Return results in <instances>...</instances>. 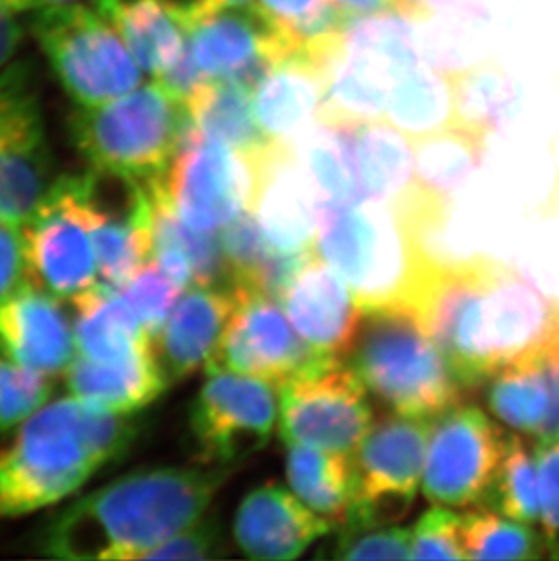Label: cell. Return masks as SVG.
I'll use <instances>...</instances> for the list:
<instances>
[{"label": "cell", "instance_id": "cell-18", "mask_svg": "<svg viewBox=\"0 0 559 561\" xmlns=\"http://www.w3.org/2000/svg\"><path fill=\"white\" fill-rule=\"evenodd\" d=\"M336 529L278 483H264L243 496L232 538L251 560L289 561Z\"/></svg>", "mask_w": 559, "mask_h": 561}, {"label": "cell", "instance_id": "cell-39", "mask_svg": "<svg viewBox=\"0 0 559 561\" xmlns=\"http://www.w3.org/2000/svg\"><path fill=\"white\" fill-rule=\"evenodd\" d=\"M318 558L345 561L412 560V529L400 525L349 529L338 527L336 538Z\"/></svg>", "mask_w": 559, "mask_h": 561}, {"label": "cell", "instance_id": "cell-40", "mask_svg": "<svg viewBox=\"0 0 559 561\" xmlns=\"http://www.w3.org/2000/svg\"><path fill=\"white\" fill-rule=\"evenodd\" d=\"M118 291L155 339L185 289L151 259Z\"/></svg>", "mask_w": 559, "mask_h": 561}, {"label": "cell", "instance_id": "cell-48", "mask_svg": "<svg viewBox=\"0 0 559 561\" xmlns=\"http://www.w3.org/2000/svg\"><path fill=\"white\" fill-rule=\"evenodd\" d=\"M209 4V13L223 10V8H243V5L256 4L254 0H207Z\"/></svg>", "mask_w": 559, "mask_h": 561}, {"label": "cell", "instance_id": "cell-21", "mask_svg": "<svg viewBox=\"0 0 559 561\" xmlns=\"http://www.w3.org/2000/svg\"><path fill=\"white\" fill-rule=\"evenodd\" d=\"M237 304L231 286H191L155 334V356L168 386L206 367Z\"/></svg>", "mask_w": 559, "mask_h": 561}, {"label": "cell", "instance_id": "cell-20", "mask_svg": "<svg viewBox=\"0 0 559 561\" xmlns=\"http://www.w3.org/2000/svg\"><path fill=\"white\" fill-rule=\"evenodd\" d=\"M43 287L27 284L0 304V351L44 376L68 371L77 356L73 318Z\"/></svg>", "mask_w": 559, "mask_h": 561}, {"label": "cell", "instance_id": "cell-31", "mask_svg": "<svg viewBox=\"0 0 559 561\" xmlns=\"http://www.w3.org/2000/svg\"><path fill=\"white\" fill-rule=\"evenodd\" d=\"M486 135L450 126L412 142L414 184L448 204L486 157Z\"/></svg>", "mask_w": 559, "mask_h": 561}, {"label": "cell", "instance_id": "cell-1", "mask_svg": "<svg viewBox=\"0 0 559 561\" xmlns=\"http://www.w3.org/2000/svg\"><path fill=\"white\" fill-rule=\"evenodd\" d=\"M231 474L209 466L132 472L60 511L44 529L41 549L58 560H148L166 540L204 518Z\"/></svg>", "mask_w": 559, "mask_h": 561}, {"label": "cell", "instance_id": "cell-34", "mask_svg": "<svg viewBox=\"0 0 559 561\" xmlns=\"http://www.w3.org/2000/svg\"><path fill=\"white\" fill-rule=\"evenodd\" d=\"M454 93V126L489 135L498 131L514 110V85L497 62L447 69Z\"/></svg>", "mask_w": 559, "mask_h": 561}, {"label": "cell", "instance_id": "cell-7", "mask_svg": "<svg viewBox=\"0 0 559 561\" xmlns=\"http://www.w3.org/2000/svg\"><path fill=\"white\" fill-rule=\"evenodd\" d=\"M96 186L93 170L58 176L24 224L32 282L62 300L99 284Z\"/></svg>", "mask_w": 559, "mask_h": 561}, {"label": "cell", "instance_id": "cell-11", "mask_svg": "<svg viewBox=\"0 0 559 561\" xmlns=\"http://www.w3.org/2000/svg\"><path fill=\"white\" fill-rule=\"evenodd\" d=\"M259 173L253 160L190 124L164 184L185 224L220 233L238 215L251 211Z\"/></svg>", "mask_w": 559, "mask_h": 561}, {"label": "cell", "instance_id": "cell-47", "mask_svg": "<svg viewBox=\"0 0 559 561\" xmlns=\"http://www.w3.org/2000/svg\"><path fill=\"white\" fill-rule=\"evenodd\" d=\"M5 2L19 15V13H26V11L35 13V11L48 10V8H57V5L90 2V0H5Z\"/></svg>", "mask_w": 559, "mask_h": 561}, {"label": "cell", "instance_id": "cell-5", "mask_svg": "<svg viewBox=\"0 0 559 561\" xmlns=\"http://www.w3.org/2000/svg\"><path fill=\"white\" fill-rule=\"evenodd\" d=\"M187 127L184 102L151 79L101 106L75 107L68 129L90 170L144 184L166 175Z\"/></svg>", "mask_w": 559, "mask_h": 561}, {"label": "cell", "instance_id": "cell-2", "mask_svg": "<svg viewBox=\"0 0 559 561\" xmlns=\"http://www.w3.org/2000/svg\"><path fill=\"white\" fill-rule=\"evenodd\" d=\"M137 427L132 416L62 398L46 403L0 445V518L68 499L121 458Z\"/></svg>", "mask_w": 559, "mask_h": 561}, {"label": "cell", "instance_id": "cell-29", "mask_svg": "<svg viewBox=\"0 0 559 561\" xmlns=\"http://www.w3.org/2000/svg\"><path fill=\"white\" fill-rule=\"evenodd\" d=\"M487 408L509 430L539 442L550 397L538 350L509 362L486 381Z\"/></svg>", "mask_w": 559, "mask_h": 561}, {"label": "cell", "instance_id": "cell-24", "mask_svg": "<svg viewBox=\"0 0 559 561\" xmlns=\"http://www.w3.org/2000/svg\"><path fill=\"white\" fill-rule=\"evenodd\" d=\"M64 376L69 397L124 416L148 408L169 387L155 351L122 362L77 355Z\"/></svg>", "mask_w": 559, "mask_h": 561}, {"label": "cell", "instance_id": "cell-30", "mask_svg": "<svg viewBox=\"0 0 559 561\" xmlns=\"http://www.w3.org/2000/svg\"><path fill=\"white\" fill-rule=\"evenodd\" d=\"M285 472L293 493L334 527L347 518L353 494V455L287 445Z\"/></svg>", "mask_w": 559, "mask_h": 561}, {"label": "cell", "instance_id": "cell-28", "mask_svg": "<svg viewBox=\"0 0 559 561\" xmlns=\"http://www.w3.org/2000/svg\"><path fill=\"white\" fill-rule=\"evenodd\" d=\"M295 159L320 206L364 202L347 126L315 124L295 144Z\"/></svg>", "mask_w": 559, "mask_h": 561}, {"label": "cell", "instance_id": "cell-23", "mask_svg": "<svg viewBox=\"0 0 559 561\" xmlns=\"http://www.w3.org/2000/svg\"><path fill=\"white\" fill-rule=\"evenodd\" d=\"M71 302L77 355L122 362L155 351L153 336L115 287L99 282Z\"/></svg>", "mask_w": 559, "mask_h": 561}, {"label": "cell", "instance_id": "cell-32", "mask_svg": "<svg viewBox=\"0 0 559 561\" xmlns=\"http://www.w3.org/2000/svg\"><path fill=\"white\" fill-rule=\"evenodd\" d=\"M386 121L411 142L454 126L453 82L447 69L418 64L389 93Z\"/></svg>", "mask_w": 559, "mask_h": 561}, {"label": "cell", "instance_id": "cell-14", "mask_svg": "<svg viewBox=\"0 0 559 561\" xmlns=\"http://www.w3.org/2000/svg\"><path fill=\"white\" fill-rule=\"evenodd\" d=\"M235 289L237 304L204 369L256 376L280 387L315 362L328 358L300 339L275 297L238 282Z\"/></svg>", "mask_w": 559, "mask_h": 561}, {"label": "cell", "instance_id": "cell-46", "mask_svg": "<svg viewBox=\"0 0 559 561\" xmlns=\"http://www.w3.org/2000/svg\"><path fill=\"white\" fill-rule=\"evenodd\" d=\"M21 41L22 30L15 11L11 10L5 0H0V69L13 62Z\"/></svg>", "mask_w": 559, "mask_h": 561}, {"label": "cell", "instance_id": "cell-6", "mask_svg": "<svg viewBox=\"0 0 559 561\" xmlns=\"http://www.w3.org/2000/svg\"><path fill=\"white\" fill-rule=\"evenodd\" d=\"M33 35L75 106H101L146 82L93 0L35 11Z\"/></svg>", "mask_w": 559, "mask_h": 561}, {"label": "cell", "instance_id": "cell-17", "mask_svg": "<svg viewBox=\"0 0 559 561\" xmlns=\"http://www.w3.org/2000/svg\"><path fill=\"white\" fill-rule=\"evenodd\" d=\"M293 328L315 353L345 358L364 320V306L333 265L307 256L280 298Z\"/></svg>", "mask_w": 559, "mask_h": 561}, {"label": "cell", "instance_id": "cell-12", "mask_svg": "<svg viewBox=\"0 0 559 561\" xmlns=\"http://www.w3.org/2000/svg\"><path fill=\"white\" fill-rule=\"evenodd\" d=\"M54 182L32 71L8 64L0 69V218L24 226Z\"/></svg>", "mask_w": 559, "mask_h": 561}, {"label": "cell", "instance_id": "cell-38", "mask_svg": "<svg viewBox=\"0 0 559 561\" xmlns=\"http://www.w3.org/2000/svg\"><path fill=\"white\" fill-rule=\"evenodd\" d=\"M52 376L32 371L0 351V435L16 430L49 403Z\"/></svg>", "mask_w": 559, "mask_h": 561}, {"label": "cell", "instance_id": "cell-36", "mask_svg": "<svg viewBox=\"0 0 559 561\" xmlns=\"http://www.w3.org/2000/svg\"><path fill=\"white\" fill-rule=\"evenodd\" d=\"M481 507L533 527L541 519L536 447L520 433L506 436L502 463Z\"/></svg>", "mask_w": 559, "mask_h": 561}, {"label": "cell", "instance_id": "cell-43", "mask_svg": "<svg viewBox=\"0 0 559 561\" xmlns=\"http://www.w3.org/2000/svg\"><path fill=\"white\" fill-rule=\"evenodd\" d=\"M541 502V536L547 557L559 560V439L536 447Z\"/></svg>", "mask_w": 559, "mask_h": 561}, {"label": "cell", "instance_id": "cell-16", "mask_svg": "<svg viewBox=\"0 0 559 561\" xmlns=\"http://www.w3.org/2000/svg\"><path fill=\"white\" fill-rule=\"evenodd\" d=\"M185 33L191 57L209 82L229 80L254 88L287 55L284 38L256 4L213 11Z\"/></svg>", "mask_w": 559, "mask_h": 561}, {"label": "cell", "instance_id": "cell-9", "mask_svg": "<svg viewBox=\"0 0 559 561\" xmlns=\"http://www.w3.org/2000/svg\"><path fill=\"white\" fill-rule=\"evenodd\" d=\"M280 438L285 445L353 455L375 424L364 381L345 358H322L278 389Z\"/></svg>", "mask_w": 559, "mask_h": 561}, {"label": "cell", "instance_id": "cell-37", "mask_svg": "<svg viewBox=\"0 0 559 561\" xmlns=\"http://www.w3.org/2000/svg\"><path fill=\"white\" fill-rule=\"evenodd\" d=\"M464 549L467 560H539L547 557L544 536L533 525L506 518L487 507L464 513Z\"/></svg>", "mask_w": 559, "mask_h": 561}, {"label": "cell", "instance_id": "cell-41", "mask_svg": "<svg viewBox=\"0 0 559 561\" xmlns=\"http://www.w3.org/2000/svg\"><path fill=\"white\" fill-rule=\"evenodd\" d=\"M464 514L436 505L412 527V560H467L464 549Z\"/></svg>", "mask_w": 559, "mask_h": 561}, {"label": "cell", "instance_id": "cell-26", "mask_svg": "<svg viewBox=\"0 0 559 561\" xmlns=\"http://www.w3.org/2000/svg\"><path fill=\"white\" fill-rule=\"evenodd\" d=\"M144 75L159 79L184 54L187 33L164 0H93Z\"/></svg>", "mask_w": 559, "mask_h": 561}, {"label": "cell", "instance_id": "cell-33", "mask_svg": "<svg viewBox=\"0 0 559 561\" xmlns=\"http://www.w3.org/2000/svg\"><path fill=\"white\" fill-rule=\"evenodd\" d=\"M391 80L356 55L342 54L334 62L328 93L318 113V123L358 126L384 121L392 90Z\"/></svg>", "mask_w": 559, "mask_h": 561}, {"label": "cell", "instance_id": "cell-10", "mask_svg": "<svg viewBox=\"0 0 559 561\" xmlns=\"http://www.w3.org/2000/svg\"><path fill=\"white\" fill-rule=\"evenodd\" d=\"M280 387L256 376L206 369L190 413L201 466L235 471L270 445L280 411Z\"/></svg>", "mask_w": 559, "mask_h": 561}, {"label": "cell", "instance_id": "cell-8", "mask_svg": "<svg viewBox=\"0 0 559 561\" xmlns=\"http://www.w3.org/2000/svg\"><path fill=\"white\" fill-rule=\"evenodd\" d=\"M434 420L398 413L376 420L353 453V494L340 527H387L411 514Z\"/></svg>", "mask_w": 559, "mask_h": 561}, {"label": "cell", "instance_id": "cell-27", "mask_svg": "<svg viewBox=\"0 0 559 561\" xmlns=\"http://www.w3.org/2000/svg\"><path fill=\"white\" fill-rule=\"evenodd\" d=\"M347 127L364 201L395 202L414 181L411 140L386 118Z\"/></svg>", "mask_w": 559, "mask_h": 561}, {"label": "cell", "instance_id": "cell-22", "mask_svg": "<svg viewBox=\"0 0 559 561\" xmlns=\"http://www.w3.org/2000/svg\"><path fill=\"white\" fill-rule=\"evenodd\" d=\"M251 211L275 250L317 251L320 202L296 162L295 148L276 149L262 164Z\"/></svg>", "mask_w": 559, "mask_h": 561}, {"label": "cell", "instance_id": "cell-42", "mask_svg": "<svg viewBox=\"0 0 559 561\" xmlns=\"http://www.w3.org/2000/svg\"><path fill=\"white\" fill-rule=\"evenodd\" d=\"M227 541L217 519H198L157 547L148 560H215L227 557Z\"/></svg>", "mask_w": 559, "mask_h": 561}, {"label": "cell", "instance_id": "cell-35", "mask_svg": "<svg viewBox=\"0 0 559 561\" xmlns=\"http://www.w3.org/2000/svg\"><path fill=\"white\" fill-rule=\"evenodd\" d=\"M345 49L386 75L392 84L422 62L411 21L396 13L353 19L345 32Z\"/></svg>", "mask_w": 559, "mask_h": 561}, {"label": "cell", "instance_id": "cell-3", "mask_svg": "<svg viewBox=\"0 0 559 561\" xmlns=\"http://www.w3.org/2000/svg\"><path fill=\"white\" fill-rule=\"evenodd\" d=\"M423 239L392 202L320 206L317 253L347 282L364 309L409 306L433 259Z\"/></svg>", "mask_w": 559, "mask_h": 561}, {"label": "cell", "instance_id": "cell-44", "mask_svg": "<svg viewBox=\"0 0 559 561\" xmlns=\"http://www.w3.org/2000/svg\"><path fill=\"white\" fill-rule=\"evenodd\" d=\"M32 282L24 226L0 218V304Z\"/></svg>", "mask_w": 559, "mask_h": 561}, {"label": "cell", "instance_id": "cell-15", "mask_svg": "<svg viewBox=\"0 0 559 561\" xmlns=\"http://www.w3.org/2000/svg\"><path fill=\"white\" fill-rule=\"evenodd\" d=\"M559 325V302L522 271L483 259L478 297V342L489 375L539 350Z\"/></svg>", "mask_w": 559, "mask_h": 561}, {"label": "cell", "instance_id": "cell-25", "mask_svg": "<svg viewBox=\"0 0 559 561\" xmlns=\"http://www.w3.org/2000/svg\"><path fill=\"white\" fill-rule=\"evenodd\" d=\"M185 107L191 126L237 149L254 164H264L278 148H289L265 137L254 117L253 88L242 82L212 80L185 102Z\"/></svg>", "mask_w": 559, "mask_h": 561}, {"label": "cell", "instance_id": "cell-4", "mask_svg": "<svg viewBox=\"0 0 559 561\" xmlns=\"http://www.w3.org/2000/svg\"><path fill=\"white\" fill-rule=\"evenodd\" d=\"M345 360L391 413L438 419L467 392L417 312L400 304L364 309Z\"/></svg>", "mask_w": 559, "mask_h": 561}, {"label": "cell", "instance_id": "cell-19", "mask_svg": "<svg viewBox=\"0 0 559 561\" xmlns=\"http://www.w3.org/2000/svg\"><path fill=\"white\" fill-rule=\"evenodd\" d=\"M334 64L295 49L254 84V117L276 146L295 144L318 123Z\"/></svg>", "mask_w": 559, "mask_h": 561}, {"label": "cell", "instance_id": "cell-45", "mask_svg": "<svg viewBox=\"0 0 559 561\" xmlns=\"http://www.w3.org/2000/svg\"><path fill=\"white\" fill-rule=\"evenodd\" d=\"M334 4L351 19L396 13L412 22L411 0H334Z\"/></svg>", "mask_w": 559, "mask_h": 561}, {"label": "cell", "instance_id": "cell-13", "mask_svg": "<svg viewBox=\"0 0 559 561\" xmlns=\"http://www.w3.org/2000/svg\"><path fill=\"white\" fill-rule=\"evenodd\" d=\"M506 436L480 408L458 403L434 420L422 491L434 505L481 507L505 453Z\"/></svg>", "mask_w": 559, "mask_h": 561}]
</instances>
